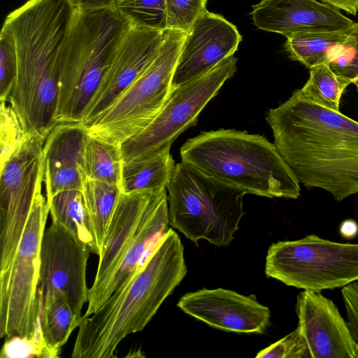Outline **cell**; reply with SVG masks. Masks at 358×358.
<instances>
[{
	"instance_id": "obj_1",
	"label": "cell",
	"mask_w": 358,
	"mask_h": 358,
	"mask_svg": "<svg viewBox=\"0 0 358 358\" xmlns=\"http://www.w3.org/2000/svg\"><path fill=\"white\" fill-rule=\"evenodd\" d=\"M266 120L274 144L299 182L337 201L358 193V122L310 99L300 90Z\"/></svg>"
},
{
	"instance_id": "obj_2",
	"label": "cell",
	"mask_w": 358,
	"mask_h": 358,
	"mask_svg": "<svg viewBox=\"0 0 358 358\" xmlns=\"http://www.w3.org/2000/svg\"><path fill=\"white\" fill-rule=\"evenodd\" d=\"M75 13L70 0H29L4 21L17 55L7 102L27 134L45 140L57 124L61 57Z\"/></svg>"
},
{
	"instance_id": "obj_3",
	"label": "cell",
	"mask_w": 358,
	"mask_h": 358,
	"mask_svg": "<svg viewBox=\"0 0 358 358\" xmlns=\"http://www.w3.org/2000/svg\"><path fill=\"white\" fill-rule=\"evenodd\" d=\"M187 271L180 238L168 229L129 279L95 313L82 315L71 357H116L122 341L145 327Z\"/></svg>"
},
{
	"instance_id": "obj_4",
	"label": "cell",
	"mask_w": 358,
	"mask_h": 358,
	"mask_svg": "<svg viewBox=\"0 0 358 358\" xmlns=\"http://www.w3.org/2000/svg\"><path fill=\"white\" fill-rule=\"evenodd\" d=\"M181 162L206 177L247 194L297 199L299 181L274 143L236 129L201 131L180 149Z\"/></svg>"
},
{
	"instance_id": "obj_5",
	"label": "cell",
	"mask_w": 358,
	"mask_h": 358,
	"mask_svg": "<svg viewBox=\"0 0 358 358\" xmlns=\"http://www.w3.org/2000/svg\"><path fill=\"white\" fill-rule=\"evenodd\" d=\"M169 224L166 188L120 193L99 255L84 316L95 313L129 279Z\"/></svg>"
},
{
	"instance_id": "obj_6",
	"label": "cell",
	"mask_w": 358,
	"mask_h": 358,
	"mask_svg": "<svg viewBox=\"0 0 358 358\" xmlns=\"http://www.w3.org/2000/svg\"><path fill=\"white\" fill-rule=\"evenodd\" d=\"M131 26L115 8L76 9L61 57L57 124L83 122Z\"/></svg>"
},
{
	"instance_id": "obj_7",
	"label": "cell",
	"mask_w": 358,
	"mask_h": 358,
	"mask_svg": "<svg viewBox=\"0 0 358 358\" xmlns=\"http://www.w3.org/2000/svg\"><path fill=\"white\" fill-rule=\"evenodd\" d=\"M169 224L198 245H229L244 214L245 193L214 181L187 164H176L166 186Z\"/></svg>"
},
{
	"instance_id": "obj_8",
	"label": "cell",
	"mask_w": 358,
	"mask_h": 358,
	"mask_svg": "<svg viewBox=\"0 0 358 358\" xmlns=\"http://www.w3.org/2000/svg\"><path fill=\"white\" fill-rule=\"evenodd\" d=\"M187 33L165 29L160 50L144 72L90 124L89 135L120 145L144 129L173 90V78Z\"/></svg>"
},
{
	"instance_id": "obj_9",
	"label": "cell",
	"mask_w": 358,
	"mask_h": 358,
	"mask_svg": "<svg viewBox=\"0 0 358 358\" xmlns=\"http://www.w3.org/2000/svg\"><path fill=\"white\" fill-rule=\"evenodd\" d=\"M38 186L17 250L5 277L0 279V338L31 335L41 317L40 250L50 213Z\"/></svg>"
},
{
	"instance_id": "obj_10",
	"label": "cell",
	"mask_w": 358,
	"mask_h": 358,
	"mask_svg": "<svg viewBox=\"0 0 358 358\" xmlns=\"http://www.w3.org/2000/svg\"><path fill=\"white\" fill-rule=\"evenodd\" d=\"M265 273L287 286L321 292L358 281V244L315 234L270 245Z\"/></svg>"
},
{
	"instance_id": "obj_11",
	"label": "cell",
	"mask_w": 358,
	"mask_h": 358,
	"mask_svg": "<svg viewBox=\"0 0 358 358\" xmlns=\"http://www.w3.org/2000/svg\"><path fill=\"white\" fill-rule=\"evenodd\" d=\"M237 58H227L207 73L173 87L164 106L141 131L120 145L123 161L171 145L185 130L194 126L201 110L237 70Z\"/></svg>"
},
{
	"instance_id": "obj_12",
	"label": "cell",
	"mask_w": 358,
	"mask_h": 358,
	"mask_svg": "<svg viewBox=\"0 0 358 358\" xmlns=\"http://www.w3.org/2000/svg\"><path fill=\"white\" fill-rule=\"evenodd\" d=\"M45 139L27 134L19 150L0 167V279L17 250L36 190L43 182Z\"/></svg>"
},
{
	"instance_id": "obj_13",
	"label": "cell",
	"mask_w": 358,
	"mask_h": 358,
	"mask_svg": "<svg viewBox=\"0 0 358 358\" xmlns=\"http://www.w3.org/2000/svg\"><path fill=\"white\" fill-rule=\"evenodd\" d=\"M91 250L59 224L45 229L40 250L39 285L43 303L61 296L72 311L82 317L88 301L86 271Z\"/></svg>"
},
{
	"instance_id": "obj_14",
	"label": "cell",
	"mask_w": 358,
	"mask_h": 358,
	"mask_svg": "<svg viewBox=\"0 0 358 358\" xmlns=\"http://www.w3.org/2000/svg\"><path fill=\"white\" fill-rule=\"evenodd\" d=\"M164 36L165 30L131 26L86 108L83 121L85 125L108 109L144 72L157 56Z\"/></svg>"
},
{
	"instance_id": "obj_15",
	"label": "cell",
	"mask_w": 358,
	"mask_h": 358,
	"mask_svg": "<svg viewBox=\"0 0 358 358\" xmlns=\"http://www.w3.org/2000/svg\"><path fill=\"white\" fill-rule=\"evenodd\" d=\"M177 306L185 313L225 331L265 332L271 312L255 296H245L223 288L202 289L183 295Z\"/></svg>"
},
{
	"instance_id": "obj_16",
	"label": "cell",
	"mask_w": 358,
	"mask_h": 358,
	"mask_svg": "<svg viewBox=\"0 0 358 358\" xmlns=\"http://www.w3.org/2000/svg\"><path fill=\"white\" fill-rule=\"evenodd\" d=\"M296 311L309 358H356L357 342L332 300L304 290L297 296Z\"/></svg>"
},
{
	"instance_id": "obj_17",
	"label": "cell",
	"mask_w": 358,
	"mask_h": 358,
	"mask_svg": "<svg viewBox=\"0 0 358 358\" xmlns=\"http://www.w3.org/2000/svg\"><path fill=\"white\" fill-rule=\"evenodd\" d=\"M242 41L237 27L206 10L187 34L173 75V87L193 80L234 55Z\"/></svg>"
},
{
	"instance_id": "obj_18",
	"label": "cell",
	"mask_w": 358,
	"mask_h": 358,
	"mask_svg": "<svg viewBox=\"0 0 358 358\" xmlns=\"http://www.w3.org/2000/svg\"><path fill=\"white\" fill-rule=\"evenodd\" d=\"M254 24L286 38L303 32L348 29L354 22L341 12L316 0H262L252 6Z\"/></svg>"
},
{
	"instance_id": "obj_19",
	"label": "cell",
	"mask_w": 358,
	"mask_h": 358,
	"mask_svg": "<svg viewBox=\"0 0 358 358\" xmlns=\"http://www.w3.org/2000/svg\"><path fill=\"white\" fill-rule=\"evenodd\" d=\"M87 135L83 122H61L46 137L42 152L46 199L62 191L82 190Z\"/></svg>"
},
{
	"instance_id": "obj_20",
	"label": "cell",
	"mask_w": 358,
	"mask_h": 358,
	"mask_svg": "<svg viewBox=\"0 0 358 358\" xmlns=\"http://www.w3.org/2000/svg\"><path fill=\"white\" fill-rule=\"evenodd\" d=\"M171 147L166 145L151 153L123 161L122 192L130 193L166 188L176 166Z\"/></svg>"
},
{
	"instance_id": "obj_21",
	"label": "cell",
	"mask_w": 358,
	"mask_h": 358,
	"mask_svg": "<svg viewBox=\"0 0 358 358\" xmlns=\"http://www.w3.org/2000/svg\"><path fill=\"white\" fill-rule=\"evenodd\" d=\"M52 221L55 222L86 244L92 253L99 251L90 225L81 190L60 192L46 199Z\"/></svg>"
},
{
	"instance_id": "obj_22",
	"label": "cell",
	"mask_w": 358,
	"mask_h": 358,
	"mask_svg": "<svg viewBox=\"0 0 358 358\" xmlns=\"http://www.w3.org/2000/svg\"><path fill=\"white\" fill-rule=\"evenodd\" d=\"M350 27L339 31L296 34L287 37L285 49L291 59L310 69L329 62L330 52L348 41Z\"/></svg>"
},
{
	"instance_id": "obj_23",
	"label": "cell",
	"mask_w": 358,
	"mask_h": 358,
	"mask_svg": "<svg viewBox=\"0 0 358 358\" xmlns=\"http://www.w3.org/2000/svg\"><path fill=\"white\" fill-rule=\"evenodd\" d=\"M81 191L91 230L100 255L112 215L122 190L120 187L85 176Z\"/></svg>"
},
{
	"instance_id": "obj_24",
	"label": "cell",
	"mask_w": 358,
	"mask_h": 358,
	"mask_svg": "<svg viewBox=\"0 0 358 358\" xmlns=\"http://www.w3.org/2000/svg\"><path fill=\"white\" fill-rule=\"evenodd\" d=\"M122 163L120 145L87 135L84 153L87 177L121 188Z\"/></svg>"
},
{
	"instance_id": "obj_25",
	"label": "cell",
	"mask_w": 358,
	"mask_h": 358,
	"mask_svg": "<svg viewBox=\"0 0 358 358\" xmlns=\"http://www.w3.org/2000/svg\"><path fill=\"white\" fill-rule=\"evenodd\" d=\"M80 318L61 296L43 303L41 327L43 336L57 357H59L62 348L67 343L72 332L78 328Z\"/></svg>"
},
{
	"instance_id": "obj_26",
	"label": "cell",
	"mask_w": 358,
	"mask_h": 358,
	"mask_svg": "<svg viewBox=\"0 0 358 358\" xmlns=\"http://www.w3.org/2000/svg\"><path fill=\"white\" fill-rule=\"evenodd\" d=\"M305 85L299 89L311 100L336 110H340L342 95L351 83L336 74L329 62L312 67Z\"/></svg>"
},
{
	"instance_id": "obj_27",
	"label": "cell",
	"mask_w": 358,
	"mask_h": 358,
	"mask_svg": "<svg viewBox=\"0 0 358 358\" xmlns=\"http://www.w3.org/2000/svg\"><path fill=\"white\" fill-rule=\"evenodd\" d=\"M115 8L133 27L166 29L165 0H121Z\"/></svg>"
},
{
	"instance_id": "obj_28",
	"label": "cell",
	"mask_w": 358,
	"mask_h": 358,
	"mask_svg": "<svg viewBox=\"0 0 358 358\" xmlns=\"http://www.w3.org/2000/svg\"><path fill=\"white\" fill-rule=\"evenodd\" d=\"M1 358H56L47 345L41 327V317L30 336L5 338L0 351Z\"/></svg>"
},
{
	"instance_id": "obj_29",
	"label": "cell",
	"mask_w": 358,
	"mask_h": 358,
	"mask_svg": "<svg viewBox=\"0 0 358 358\" xmlns=\"http://www.w3.org/2000/svg\"><path fill=\"white\" fill-rule=\"evenodd\" d=\"M0 167L19 150L24 142L25 133L15 112L0 101Z\"/></svg>"
},
{
	"instance_id": "obj_30",
	"label": "cell",
	"mask_w": 358,
	"mask_h": 358,
	"mask_svg": "<svg viewBox=\"0 0 358 358\" xmlns=\"http://www.w3.org/2000/svg\"><path fill=\"white\" fill-rule=\"evenodd\" d=\"M329 63L336 74L351 84L358 83V22L351 26L348 41L330 52Z\"/></svg>"
},
{
	"instance_id": "obj_31",
	"label": "cell",
	"mask_w": 358,
	"mask_h": 358,
	"mask_svg": "<svg viewBox=\"0 0 358 358\" xmlns=\"http://www.w3.org/2000/svg\"><path fill=\"white\" fill-rule=\"evenodd\" d=\"M17 72L16 45L10 28L3 23L0 34V101H8Z\"/></svg>"
},
{
	"instance_id": "obj_32",
	"label": "cell",
	"mask_w": 358,
	"mask_h": 358,
	"mask_svg": "<svg viewBox=\"0 0 358 358\" xmlns=\"http://www.w3.org/2000/svg\"><path fill=\"white\" fill-rule=\"evenodd\" d=\"M207 0H165L166 29L188 34L197 18L206 10Z\"/></svg>"
},
{
	"instance_id": "obj_33",
	"label": "cell",
	"mask_w": 358,
	"mask_h": 358,
	"mask_svg": "<svg viewBox=\"0 0 358 358\" xmlns=\"http://www.w3.org/2000/svg\"><path fill=\"white\" fill-rule=\"evenodd\" d=\"M257 358H309L305 340L296 327L295 330L259 351Z\"/></svg>"
},
{
	"instance_id": "obj_34",
	"label": "cell",
	"mask_w": 358,
	"mask_h": 358,
	"mask_svg": "<svg viewBox=\"0 0 358 358\" xmlns=\"http://www.w3.org/2000/svg\"><path fill=\"white\" fill-rule=\"evenodd\" d=\"M79 11L115 8L121 0H70Z\"/></svg>"
},
{
	"instance_id": "obj_35",
	"label": "cell",
	"mask_w": 358,
	"mask_h": 358,
	"mask_svg": "<svg viewBox=\"0 0 358 358\" xmlns=\"http://www.w3.org/2000/svg\"><path fill=\"white\" fill-rule=\"evenodd\" d=\"M331 7L355 15L358 12V0H320Z\"/></svg>"
},
{
	"instance_id": "obj_36",
	"label": "cell",
	"mask_w": 358,
	"mask_h": 358,
	"mask_svg": "<svg viewBox=\"0 0 358 358\" xmlns=\"http://www.w3.org/2000/svg\"><path fill=\"white\" fill-rule=\"evenodd\" d=\"M340 233L344 238H354L358 233L357 223L352 220H345L340 226Z\"/></svg>"
},
{
	"instance_id": "obj_37",
	"label": "cell",
	"mask_w": 358,
	"mask_h": 358,
	"mask_svg": "<svg viewBox=\"0 0 358 358\" xmlns=\"http://www.w3.org/2000/svg\"><path fill=\"white\" fill-rule=\"evenodd\" d=\"M357 342V346H356V358H358V341Z\"/></svg>"
},
{
	"instance_id": "obj_38",
	"label": "cell",
	"mask_w": 358,
	"mask_h": 358,
	"mask_svg": "<svg viewBox=\"0 0 358 358\" xmlns=\"http://www.w3.org/2000/svg\"><path fill=\"white\" fill-rule=\"evenodd\" d=\"M356 87H357V92H358V86H356Z\"/></svg>"
}]
</instances>
